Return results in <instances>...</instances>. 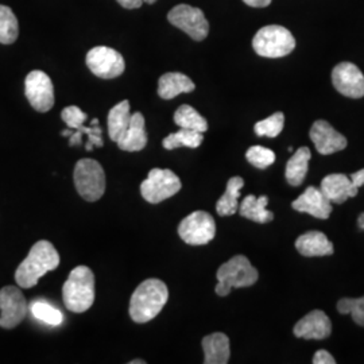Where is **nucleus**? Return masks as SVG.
<instances>
[{"mask_svg":"<svg viewBox=\"0 0 364 364\" xmlns=\"http://www.w3.org/2000/svg\"><path fill=\"white\" fill-rule=\"evenodd\" d=\"M313 363L314 364H335L336 360L335 358L326 351V350H320V351L316 352L314 356H313Z\"/></svg>","mask_w":364,"mask_h":364,"instance_id":"34","label":"nucleus"},{"mask_svg":"<svg viewBox=\"0 0 364 364\" xmlns=\"http://www.w3.org/2000/svg\"><path fill=\"white\" fill-rule=\"evenodd\" d=\"M294 336L306 340H324L332 333V323L326 312L312 311L302 317L293 329Z\"/></svg>","mask_w":364,"mask_h":364,"instance_id":"15","label":"nucleus"},{"mask_svg":"<svg viewBox=\"0 0 364 364\" xmlns=\"http://www.w3.org/2000/svg\"><path fill=\"white\" fill-rule=\"evenodd\" d=\"M63 299L66 309L73 313L87 312L95 302V275L87 266L73 269L64 287Z\"/></svg>","mask_w":364,"mask_h":364,"instance_id":"3","label":"nucleus"},{"mask_svg":"<svg viewBox=\"0 0 364 364\" xmlns=\"http://www.w3.org/2000/svg\"><path fill=\"white\" fill-rule=\"evenodd\" d=\"M87 66L97 77L109 80L124 73L126 63L120 53L112 48L96 46L87 54Z\"/></svg>","mask_w":364,"mask_h":364,"instance_id":"10","label":"nucleus"},{"mask_svg":"<svg viewBox=\"0 0 364 364\" xmlns=\"http://www.w3.org/2000/svg\"><path fill=\"white\" fill-rule=\"evenodd\" d=\"M350 178H351L352 185H353V188H356V189H359L360 186H364V169L359 170V171H356V173H353L350 176Z\"/></svg>","mask_w":364,"mask_h":364,"instance_id":"36","label":"nucleus"},{"mask_svg":"<svg viewBox=\"0 0 364 364\" xmlns=\"http://www.w3.org/2000/svg\"><path fill=\"white\" fill-rule=\"evenodd\" d=\"M320 191L331 203L343 204L350 197L358 195L359 189L353 188L351 178L348 176L336 173V174H328L324 177V180L321 181Z\"/></svg>","mask_w":364,"mask_h":364,"instance_id":"18","label":"nucleus"},{"mask_svg":"<svg viewBox=\"0 0 364 364\" xmlns=\"http://www.w3.org/2000/svg\"><path fill=\"white\" fill-rule=\"evenodd\" d=\"M169 299L168 287L159 279H146L132 293L130 316L132 321L144 324L156 318Z\"/></svg>","mask_w":364,"mask_h":364,"instance_id":"2","label":"nucleus"},{"mask_svg":"<svg viewBox=\"0 0 364 364\" xmlns=\"http://www.w3.org/2000/svg\"><path fill=\"white\" fill-rule=\"evenodd\" d=\"M358 225H359V228H360V230H364V213H362V215L359 216V219H358Z\"/></svg>","mask_w":364,"mask_h":364,"instance_id":"38","label":"nucleus"},{"mask_svg":"<svg viewBox=\"0 0 364 364\" xmlns=\"http://www.w3.org/2000/svg\"><path fill=\"white\" fill-rule=\"evenodd\" d=\"M252 48L260 57L281 58L294 50L296 39L287 27L270 25L262 27L255 34Z\"/></svg>","mask_w":364,"mask_h":364,"instance_id":"5","label":"nucleus"},{"mask_svg":"<svg viewBox=\"0 0 364 364\" xmlns=\"http://www.w3.org/2000/svg\"><path fill=\"white\" fill-rule=\"evenodd\" d=\"M203 141H204L203 132L180 129L177 132H173V134L168 135L162 141V144L166 150H174V149H178V147L197 149L200 144H203Z\"/></svg>","mask_w":364,"mask_h":364,"instance_id":"27","label":"nucleus"},{"mask_svg":"<svg viewBox=\"0 0 364 364\" xmlns=\"http://www.w3.org/2000/svg\"><path fill=\"white\" fill-rule=\"evenodd\" d=\"M144 364L146 362L144 360H132V362H130V364Z\"/></svg>","mask_w":364,"mask_h":364,"instance_id":"39","label":"nucleus"},{"mask_svg":"<svg viewBox=\"0 0 364 364\" xmlns=\"http://www.w3.org/2000/svg\"><path fill=\"white\" fill-rule=\"evenodd\" d=\"M30 309L37 320L48 326H61L64 321V314L45 301H34Z\"/></svg>","mask_w":364,"mask_h":364,"instance_id":"29","label":"nucleus"},{"mask_svg":"<svg viewBox=\"0 0 364 364\" xmlns=\"http://www.w3.org/2000/svg\"><path fill=\"white\" fill-rule=\"evenodd\" d=\"M216 294L227 297L232 289L252 287L257 284L259 274L245 255H236L234 258L221 264L218 270Z\"/></svg>","mask_w":364,"mask_h":364,"instance_id":"4","label":"nucleus"},{"mask_svg":"<svg viewBox=\"0 0 364 364\" xmlns=\"http://www.w3.org/2000/svg\"><path fill=\"white\" fill-rule=\"evenodd\" d=\"M61 117L65 122L68 129L76 130L78 126H81L87 122L88 115L85 112H82L76 105H69L63 109Z\"/></svg>","mask_w":364,"mask_h":364,"instance_id":"33","label":"nucleus"},{"mask_svg":"<svg viewBox=\"0 0 364 364\" xmlns=\"http://www.w3.org/2000/svg\"><path fill=\"white\" fill-rule=\"evenodd\" d=\"M245 186V180L242 177H232L227 183V191L221 196L216 204V212L219 216H232L239 209L240 189Z\"/></svg>","mask_w":364,"mask_h":364,"instance_id":"25","label":"nucleus"},{"mask_svg":"<svg viewBox=\"0 0 364 364\" xmlns=\"http://www.w3.org/2000/svg\"><path fill=\"white\" fill-rule=\"evenodd\" d=\"M312 158V153L308 147H299V150L293 154V156L287 161V181L291 186H299L308 173V165Z\"/></svg>","mask_w":364,"mask_h":364,"instance_id":"23","label":"nucleus"},{"mask_svg":"<svg viewBox=\"0 0 364 364\" xmlns=\"http://www.w3.org/2000/svg\"><path fill=\"white\" fill-rule=\"evenodd\" d=\"M243 1L250 7H255V9H264L272 3V0H243Z\"/></svg>","mask_w":364,"mask_h":364,"instance_id":"37","label":"nucleus"},{"mask_svg":"<svg viewBox=\"0 0 364 364\" xmlns=\"http://www.w3.org/2000/svg\"><path fill=\"white\" fill-rule=\"evenodd\" d=\"M117 146L123 151L135 153L144 150L147 144V132H146V122L141 112H135L131 115L130 124L127 130L122 134L117 139Z\"/></svg>","mask_w":364,"mask_h":364,"instance_id":"17","label":"nucleus"},{"mask_svg":"<svg viewBox=\"0 0 364 364\" xmlns=\"http://www.w3.org/2000/svg\"><path fill=\"white\" fill-rule=\"evenodd\" d=\"M291 207L299 212L309 213L323 220L328 219L332 213V203L316 186H309L297 200L291 203Z\"/></svg>","mask_w":364,"mask_h":364,"instance_id":"16","label":"nucleus"},{"mask_svg":"<svg viewBox=\"0 0 364 364\" xmlns=\"http://www.w3.org/2000/svg\"><path fill=\"white\" fill-rule=\"evenodd\" d=\"M168 21L173 26L180 28L197 42L208 37V21L200 9L189 4H178L170 10Z\"/></svg>","mask_w":364,"mask_h":364,"instance_id":"9","label":"nucleus"},{"mask_svg":"<svg viewBox=\"0 0 364 364\" xmlns=\"http://www.w3.org/2000/svg\"><path fill=\"white\" fill-rule=\"evenodd\" d=\"M178 235L186 245H208L216 235V223L208 212L196 210L180 223Z\"/></svg>","mask_w":364,"mask_h":364,"instance_id":"8","label":"nucleus"},{"mask_svg":"<svg viewBox=\"0 0 364 364\" xmlns=\"http://www.w3.org/2000/svg\"><path fill=\"white\" fill-rule=\"evenodd\" d=\"M117 3L127 10H135L139 9L144 4V0H117Z\"/></svg>","mask_w":364,"mask_h":364,"instance_id":"35","label":"nucleus"},{"mask_svg":"<svg viewBox=\"0 0 364 364\" xmlns=\"http://www.w3.org/2000/svg\"><path fill=\"white\" fill-rule=\"evenodd\" d=\"M131 112L129 100H123L111 108L108 114V135L111 141L117 142L122 134L127 130L130 124Z\"/></svg>","mask_w":364,"mask_h":364,"instance_id":"24","label":"nucleus"},{"mask_svg":"<svg viewBox=\"0 0 364 364\" xmlns=\"http://www.w3.org/2000/svg\"><path fill=\"white\" fill-rule=\"evenodd\" d=\"M181 191V180L169 169L150 170L141 185L142 197L150 204H159Z\"/></svg>","mask_w":364,"mask_h":364,"instance_id":"7","label":"nucleus"},{"mask_svg":"<svg viewBox=\"0 0 364 364\" xmlns=\"http://www.w3.org/2000/svg\"><path fill=\"white\" fill-rule=\"evenodd\" d=\"M60 264V254L50 242L39 240L28 252L15 272V281L18 287L30 289L38 284L39 279Z\"/></svg>","mask_w":364,"mask_h":364,"instance_id":"1","label":"nucleus"},{"mask_svg":"<svg viewBox=\"0 0 364 364\" xmlns=\"http://www.w3.org/2000/svg\"><path fill=\"white\" fill-rule=\"evenodd\" d=\"M25 95L38 112H48L54 105V87L50 77L42 70L30 72L25 80Z\"/></svg>","mask_w":364,"mask_h":364,"instance_id":"11","label":"nucleus"},{"mask_svg":"<svg viewBox=\"0 0 364 364\" xmlns=\"http://www.w3.org/2000/svg\"><path fill=\"white\" fill-rule=\"evenodd\" d=\"M0 326L13 329L19 326L27 314V302L22 291L15 287L0 290Z\"/></svg>","mask_w":364,"mask_h":364,"instance_id":"12","label":"nucleus"},{"mask_svg":"<svg viewBox=\"0 0 364 364\" xmlns=\"http://www.w3.org/2000/svg\"><path fill=\"white\" fill-rule=\"evenodd\" d=\"M195 88V82L178 72L165 73L158 81V95L164 100H171L181 93H191Z\"/></svg>","mask_w":364,"mask_h":364,"instance_id":"20","label":"nucleus"},{"mask_svg":"<svg viewBox=\"0 0 364 364\" xmlns=\"http://www.w3.org/2000/svg\"><path fill=\"white\" fill-rule=\"evenodd\" d=\"M284 126H285V115L282 112H275L272 117L258 122L254 130L258 136L275 138L282 132Z\"/></svg>","mask_w":364,"mask_h":364,"instance_id":"30","label":"nucleus"},{"mask_svg":"<svg viewBox=\"0 0 364 364\" xmlns=\"http://www.w3.org/2000/svg\"><path fill=\"white\" fill-rule=\"evenodd\" d=\"M174 123L180 129L205 132L208 130V122L201 117L193 107L183 105L174 114Z\"/></svg>","mask_w":364,"mask_h":364,"instance_id":"26","label":"nucleus"},{"mask_svg":"<svg viewBox=\"0 0 364 364\" xmlns=\"http://www.w3.org/2000/svg\"><path fill=\"white\" fill-rule=\"evenodd\" d=\"M19 36V23L9 6L0 4V43L11 45Z\"/></svg>","mask_w":364,"mask_h":364,"instance_id":"28","label":"nucleus"},{"mask_svg":"<svg viewBox=\"0 0 364 364\" xmlns=\"http://www.w3.org/2000/svg\"><path fill=\"white\" fill-rule=\"evenodd\" d=\"M267 204H269V197L267 196L248 195L245 197L242 204L239 205V213L242 218H246L248 220L255 221L259 224L270 223L273 221L274 213L267 210Z\"/></svg>","mask_w":364,"mask_h":364,"instance_id":"22","label":"nucleus"},{"mask_svg":"<svg viewBox=\"0 0 364 364\" xmlns=\"http://www.w3.org/2000/svg\"><path fill=\"white\" fill-rule=\"evenodd\" d=\"M246 158L248 162L258 168V169H266L270 165H273L275 161V154L273 150L263 147V146H252L250 147L246 153Z\"/></svg>","mask_w":364,"mask_h":364,"instance_id":"31","label":"nucleus"},{"mask_svg":"<svg viewBox=\"0 0 364 364\" xmlns=\"http://www.w3.org/2000/svg\"><path fill=\"white\" fill-rule=\"evenodd\" d=\"M338 311L341 314L350 313L352 320L358 326H364V297L340 299L338 302Z\"/></svg>","mask_w":364,"mask_h":364,"instance_id":"32","label":"nucleus"},{"mask_svg":"<svg viewBox=\"0 0 364 364\" xmlns=\"http://www.w3.org/2000/svg\"><path fill=\"white\" fill-rule=\"evenodd\" d=\"M296 248L304 257H326L333 254V245L326 234L311 231L301 235L296 240Z\"/></svg>","mask_w":364,"mask_h":364,"instance_id":"19","label":"nucleus"},{"mask_svg":"<svg viewBox=\"0 0 364 364\" xmlns=\"http://www.w3.org/2000/svg\"><path fill=\"white\" fill-rule=\"evenodd\" d=\"M73 178L78 195L85 201L93 203L105 195V170L97 161L91 158L80 159L76 164Z\"/></svg>","mask_w":364,"mask_h":364,"instance_id":"6","label":"nucleus"},{"mask_svg":"<svg viewBox=\"0 0 364 364\" xmlns=\"http://www.w3.org/2000/svg\"><path fill=\"white\" fill-rule=\"evenodd\" d=\"M332 82L341 95L360 99L364 96V75L351 63H340L332 70Z\"/></svg>","mask_w":364,"mask_h":364,"instance_id":"13","label":"nucleus"},{"mask_svg":"<svg viewBox=\"0 0 364 364\" xmlns=\"http://www.w3.org/2000/svg\"><path fill=\"white\" fill-rule=\"evenodd\" d=\"M204 363L225 364L230 360V338L224 333H212L203 338Z\"/></svg>","mask_w":364,"mask_h":364,"instance_id":"21","label":"nucleus"},{"mask_svg":"<svg viewBox=\"0 0 364 364\" xmlns=\"http://www.w3.org/2000/svg\"><path fill=\"white\" fill-rule=\"evenodd\" d=\"M309 136L316 150L323 156L338 153L347 147L346 136L335 130L326 120L314 122L309 131Z\"/></svg>","mask_w":364,"mask_h":364,"instance_id":"14","label":"nucleus"},{"mask_svg":"<svg viewBox=\"0 0 364 364\" xmlns=\"http://www.w3.org/2000/svg\"><path fill=\"white\" fill-rule=\"evenodd\" d=\"M156 0H144V3H147V4H154Z\"/></svg>","mask_w":364,"mask_h":364,"instance_id":"40","label":"nucleus"}]
</instances>
